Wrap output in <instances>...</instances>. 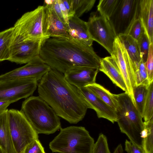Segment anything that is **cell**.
Wrapping results in <instances>:
<instances>
[{
    "instance_id": "obj_1",
    "label": "cell",
    "mask_w": 153,
    "mask_h": 153,
    "mask_svg": "<svg viewBox=\"0 0 153 153\" xmlns=\"http://www.w3.org/2000/svg\"><path fill=\"white\" fill-rule=\"evenodd\" d=\"M37 87L39 96L59 117L71 124L84 118L88 106L77 88L69 83L63 74L51 68L39 81Z\"/></svg>"
},
{
    "instance_id": "obj_2",
    "label": "cell",
    "mask_w": 153,
    "mask_h": 153,
    "mask_svg": "<svg viewBox=\"0 0 153 153\" xmlns=\"http://www.w3.org/2000/svg\"><path fill=\"white\" fill-rule=\"evenodd\" d=\"M39 56L51 68L63 74L76 68L99 69L101 58L92 46L86 45L69 36L46 39L41 45Z\"/></svg>"
},
{
    "instance_id": "obj_3",
    "label": "cell",
    "mask_w": 153,
    "mask_h": 153,
    "mask_svg": "<svg viewBox=\"0 0 153 153\" xmlns=\"http://www.w3.org/2000/svg\"><path fill=\"white\" fill-rule=\"evenodd\" d=\"M20 111L38 134H53L61 128L59 117L39 96L26 99Z\"/></svg>"
},
{
    "instance_id": "obj_4",
    "label": "cell",
    "mask_w": 153,
    "mask_h": 153,
    "mask_svg": "<svg viewBox=\"0 0 153 153\" xmlns=\"http://www.w3.org/2000/svg\"><path fill=\"white\" fill-rule=\"evenodd\" d=\"M113 96L116 106V122L121 132L125 134L134 144L142 147L140 133L144 128L142 117L126 93L113 94Z\"/></svg>"
},
{
    "instance_id": "obj_5",
    "label": "cell",
    "mask_w": 153,
    "mask_h": 153,
    "mask_svg": "<svg viewBox=\"0 0 153 153\" xmlns=\"http://www.w3.org/2000/svg\"><path fill=\"white\" fill-rule=\"evenodd\" d=\"M94 140L82 126H72L60 129V132L49 144L53 152L92 153Z\"/></svg>"
},
{
    "instance_id": "obj_6",
    "label": "cell",
    "mask_w": 153,
    "mask_h": 153,
    "mask_svg": "<svg viewBox=\"0 0 153 153\" xmlns=\"http://www.w3.org/2000/svg\"><path fill=\"white\" fill-rule=\"evenodd\" d=\"M47 16L44 6H39L27 12L19 19L13 27L14 36L22 41L45 38Z\"/></svg>"
},
{
    "instance_id": "obj_7",
    "label": "cell",
    "mask_w": 153,
    "mask_h": 153,
    "mask_svg": "<svg viewBox=\"0 0 153 153\" xmlns=\"http://www.w3.org/2000/svg\"><path fill=\"white\" fill-rule=\"evenodd\" d=\"M8 114L14 148L17 153H22L28 144L38 139V134L20 111L10 109L8 110Z\"/></svg>"
},
{
    "instance_id": "obj_8",
    "label": "cell",
    "mask_w": 153,
    "mask_h": 153,
    "mask_svg": "<svg viewBox=\"0 0 153 153\" xmlns=\"http://www.w3.org/2000/svg\"><path fill=\"white\" fill-rule=\"evenodd\" d=\"M86 22L92 39L103 47L111 55L117 36L109 20L98 12H93Z\"/></svg>"
},
{
    "instance_id": "obj_9",
    "label": "cell",
    "mask_w": 153,
    "mask_h": 153,
    "mask_svg": "<svg viewBox=\"0 0 153 153\" xmlns=\"http://www.w3.org/2000/svg\"><path fill=\"white\" fill-rule=\"evenodd\" d=\"M111 56L117 65L126 85L127 92L136 107L133 90L136 86L135 66L123 44L117 36L114 42Z\"/></svg>"
},
{
    "instance_id": "obj_10",
    "label": "cell",
    "mask_w": 153,
    "mask_h": 153,
    "mask_svg": "<svg viewBox=\"0 0 153 153\" xmlns=\"http://www.w3.org/2000/svg\"><path fill=\"white\" fill-rule=\"evenodd\" d=\"M140 0H120L108 20L117 36L126 33L136 19L139 17Z\"/></svg>"
},
{
    "instance_id": "obj_11",
    "label": "cell",
    "mask_w": 153,
    "mask_h": 153,
    "mask_svg": "<svg viewBox=\"0 0 153 153\" xmlns=\"http://www.w3.org/2000/svg\"><path fill=\"white\" fill-rule=\"evenodd\" d=\"M35 79L27 78L9 80L0 82V101L11 103L32 95L37 87Z\"/></svg>"
},
{
    "instance_id": "obj_12",
    "label": "cell",
    "mask_w": 153,
    "mask_h": 153,
    "mask_svg": "<svg viewBox=\"0 0 153 153\" xmlns=\"http://www.w3.org/2000/svg\"><path fill=\"white\" fill-rule=\"evenodd\" d=\"M47 38L22 41L14 35L9 61L17 64H27L39 55L41 45Z\"/></svg>"
},
{
    "instance_id": "obj_13",
    "label": "cell",
    "mask_w": 153,
    "mask_h": 153,
    "mask_svg": "<svg viewBox=\"0 0 153 153\" xmlns=\"http://www.w3.org/2000/svg\"><path fill=\"white\" fill-rule=\"evenodd\" d=\"M51 68L39 56L22 67L0 75V82L27 78L39 81Z\"/></svg>"
},
{
    "instance_id": "obj_14",
    "label": "cell",
    "mask_w": 153,
    "mask_h": 153,
    "mask_svg": "<svg viewBox=\"0 0 153 153\" xmlns=\"http://www.w3.org/2000/svg\"><path fill=\"white\" fill-rule=\"evenodd\" d=\"M88 108L94 110L99 118L106 119L113 123L117 122L115 111L95 95L86 87L77 88Z\"/></svg>"
},
{
    "instance_id": "obj_15",
    "label": "cell",
    "mask_w": 153,
    "mask_h": 153,
    "mask_svg": "<svg viewBox=\"0 0 153 153\" xmlns=\"http://www.w3.org/2000/svg\"><path fill=\"white\" fill-rule=\"evenodd\" d=\"M99 71L98 68L79 67L70 70L64 75L69 83L79 88L95 83Z\"/></svg>"
},
{
    "instance_id": "obj_16",
    "label": "cell",
    "mask_w": 153,
    "mask_h": 153,
    "mask_svg": "<svg viewBox=\"0 0 153 153\" xmlns=\"http://www.w3.org/2000/svg\"><path fill=\"white\" fill-rule=\"evenodd\" d=\"M66 25L70 36L86 45L92 46L94 41L89 34L86 22L74 16L68 19Z\"/></svg>"
},
{
    "instance_id": "obj_17",
    "label": "cell",
    "mask_w": 153,
    "mask_h": 153,
    "mask_svg": "<svg viewBox=\"0 0 153 153\" xmlns=\"http://www.w3.org/2000/svg\"><path fill=\"white\" fill-rule=\"evenodd\" d=\"M47 21L45 36L47 37H62L69 36L66 24L59 18L51 4L45 5Z\"/></svg>"
},
{
    "instance_id": "obj_18",
    "label": "cell",
    "mask_w": 153,
    "mask_h": 153,
    "mask_svg": "<svg viewBox=\"0 0 153 153\" xmlns=\"http://www.w3.org/2000/svg\"><path fill=\"white\" fill-rule=\"evenodd\" d=\"M99 70L105 74L114 84L126 93L123 76L117 65L111 56L101 58Z\"/></svg>"
},
{
    "instance_id": "obj_19",
    "label": "cell",
    "mask_w": 153,
    "mask_h": 153,
    "mask_svg": "<svg viewBox=\"0 0 153 153\" xmlns=\"http://www.w3.org/2000/svg\"><path fill=\"white\" fill-rule=\"evenodd\" d=\"M139 17L150 43L153 42V0H140Z\"/></svg>"
},
{
    "instance_id": "obj_20",
    "label": "cell",
    "mask_w": 153,
    "mask_h": 153,
    "mask_svg": "<svg viewBox=\"0 0 153 153\" xmlns=\"http://www.w3.org/2000/svg\"><path fill=\"white\" fill-rule=\"evenodd\" d=\"M8 110L0 113V147L5 153H17L10 132Z\"/></svg>"
},
{
    "instance_id": "obj_21",
    "label": "cell",
    "mask_w": 153,
    "mask_h": 153,
    "mask_svg": "<svg viewBox=\"0 0 153 153\" xmlns=\"http://www.w3.org/2000/svg\"><path fill=\"white\" fill-rule=\"evenodd\" d=\"M14 36L13 27L0 32V61L9 60Z\"/></svg>"
},
{
    "instance_id": "obj_22",
    "label": "cell",
    "mask_w": 153,
    "mask_h": 153,
    "mask_svg": "<svg viewBox=\"0 0 153 153\" xmlns=\"http://www.w3.org/2000/svg\"><path fill=\"white\" fill-rule=\"evenodd\" d=\"M117 37L133 62L135 64L138 63L141 60V58L137 41L126 34L120 35Z\"/></svg>"
},
{
    "instance_id": "obj_23",
    "label": "cell",
    "mask_w": 153,
    "mask_h": 153,
    "mask_svg": "<svg viewBox=\"0 0 153 153\" xmlns=\"http://www.w3.org/2000/svg\"><path fill=\"white\" fill-rule=\"evenodd\" d=\"M85 87L90 90L95 95L115 111L116 104L112 94L109 90L99 84L95 83Z\"/></svg>"
},
{
    "instance_id": "obj_24",
    "label": "cell",
    "mask_w": 153,
    "mask_h": 153,
    "mask_svg": "<svg viewBox=\"0 0 153 153\" xmlns=\"http://www.w3.org/2000/svg\"><path fill=\"white\" fill-rule=\"evenodd\" d=\"M120 0H101L97 6V10L100 14L108 20L112 15Z\"/></svg>"
},
{
    "instance_id": "obj_25",
    "label": "cell",
    "mask_w": 153,
    "mask_h": 153,
    "mask_svg": "<svg viewBox=\"0 0 153 153\" xmlns=\"http://www.w3.org/2000/svg\"><path fill=\"white\" fill-rule=\"evenodd\" d=\"M148 86L142 85H139L136 86L133 90L136 107L142 117Z\"/></svg>"
},
{
    "instance_id": "obj_26",
    "label": "cell",
    "mask_w": 153,
    "mask_h": 153,
    "mask_svg": "<svg viewBox=\"0 0 153 153\" xmlns=\"http://www.w3.org/2000/svg\"><path fill=\"white\" fill-rule=\"evenodd\" d=\"M142 117L144 122L153 119V82L147 87Z\"/></svg>"
},
{
    "instance_id": "obj_27",
    "label": "cell",
    "mask_w": 153,
    "mask_h": 153,
    "mask_svg": "<svg viewBox=\"0 0 153 153\" xmlns=\"http://www.w3.org/2000/svg\"><path fill=\"white\" fill-rule=\"evenodd\" d=\"M95 1V0H72L74 16L79 18L84 13L90 11Z\"/></svg>"
},
{
    "instance_id": "obj_28",
    "label": "cell",
    "mask_w": 153,
    "mask_h": 153,
    "mask_svg": "<svg viewBox=\"0 0 153 153\" xmlns=\"http://www.w3.org/2000/svg\"><path fill=\"white\" fill-rule=\"evenodd\" d=\"M144 122V127L147 130L146 136L142 139V147L145 153H153V119Z\"/></svg>"
},
{
    "instance_id": "obj_29",
    "label": "cell",
    "mask_w": 153,
    "mask_h": 153,
    "mask_svg": "<svg viewBox=\"0 0 153 153\" xmlns=\"http://www.w3.org/2000/svg\"><path fill=\"white\" fill-rule=\"evenodd\" d=\"M135 65L136 86L142 85L148 86L150 83L148 80L144 63L141 60L138 63Z\"/></svg>"
},
{
    "instance_id": "obj_30",
    "label": "cell",
    "mask_w": 153,
    "mask_h": 153,
    "mask_svg": "<svg viewBox=\"0 0 153 153\" xmlns=\"http://www.w3.org/2000/svg\"><path fill=\"white\" fill-rule=\"evenodd\" d=\"M144 31L141 20L138 17L133 22L126 34L137 41Z\"/></svg>"
},
{
    "instance_id": "obj_31",
    "label": "cell",
    "mask_w": 153,
    "mask_h": 153,
    "mask_svg": "<svg viewBox=\"0 0 153 153\" xmlns=\"http://www.w3.org/2000/svg\"><path fill=\"white\" fill-rule=\"evenodd\" d=\"M137 42L141 60L145 63L147 58L150 44L149 38L145 31Z\"/></svg>"
},
{
    "instance_id": "obj_32",
    "label": "cell",
    "mask_w": 153,
    "mask_h": 153,
    "mask_svg": "<svg viewBox=\"0 0 153 153\" xmlns=\"http://www.w3.org/2000/svg\"><path fill=\"white\" fill-rule=\"evenodd\" d=\"M92 153H111L105 135L101 133L95 143H94Z\"/></svg>"
},
{
    "instance_id": "obj_33",
    "label": "cell",
    "mask_w": 153,
    "mask_h": 153,
    "mask_svg": "<svg viewBox=\"0 0 153 153\" xmlns=\"http://www.w3.org/2000/svg\"><path fill=\"white\" fill-rule=\"evenodd\" d=\"M144 64L147 73L148 80L150 83L153 82V43L150 44L147 58Z\"/></svg>"
},
{
    "instance_id": "obj_34",
    "label": "cell",
    "mask_w": 153,
    "mask_h": 153,
    "mask_svg": "<svg viewBox=\"0 0 153 153\" xmlns=\"http://www.w3.org/2000/svg\"><path fill=\"white\" fill-rule=\"evenodd\" d=\"M22 153H46L44 147L38 139L28 144Z\"/></svg>"
},
{
    "instance_id": "obj_35",
    "label": "cell",
    "mask_w": 153,
    "mask_h": 153,
    "mask_svg": "<svg viewBox=\"0 0 153 153\" xmlns=\"http://www.w3.org/2000/svg\"><path fill=\"white\" fill-rule=\"evenodd\" d=\"M125 150L128 153H145L142 147L134 145L127 139L125 142Z\"/></svg>"
},
{
    "instance_id": "obj_36",
    "label": "cell",
    "mask_w": 153,
    "mask_h": 153,
    "mask_svg": "<svg viewBox=\"0 0 153 153\" xmlns=\"http://www.w3.org/2000/svg\"><path fill=\"white\" fill-rule=\"evenodd\" d=\"M52 6L55 12L59 19L64 23L66 24L63 16L58 0H54L52 4Z\"/></svg>"
},
{
    "instance_id": "obj_37",
    "label": "cell",
    "mask_w": 153,
    "mask_h": 153,
    "mask_svg": "<svg viewBox=\"0 0 153 153\" xmlns=\"http://www.w3.org/2000/svg\"><path fill=\"white\" fill-rule=\"evenodd\" d=\"M67 11L68 19L74 16L73 11L72 0H62Z\"/></svg>"
},
{
    "instance_id": "obj_38",
    "label": "cell",
    "mask_w": 153,
    "mask_h": 153,
    "mask_svg": "<svg viewBox=\"0 0 153 153\" xmlns=\"http://www.w3.org/2000/svg\"><path fill=\"white\" fill-rule=\"evenodd\" d=\"M60 7L66 24L68 23V16L66 8L62 3V0H58Z\"/></svg>"
},
{
    "instance_id": "obj_39",
    "label": "cell",
    "mask_w": 153,
    "mask_h": 153,
    "mask_svg": "<svg viewBox=\"0 0 153 153\" xmlns=\"http://www.w3.org/2000/svg\"><path fill=\"white\" fill-rule=\"evenodd\" d=\"M10 104L9 101H0V113L6 110Z\"/></svg>"
},
{
    "instance_id": "obj_40",
    "label": "cell",
    "mask_w": 153,
    "mask_h": 153,
    "mask_svg": "<svg viewBox=\"0 0 153 153\" xmlns=\"http://www.w3.org/2000/svg\"><path fill=\"white\" fill-rule=\"evenodd\" d=\"M113 153H123V146L121 144L117 146L114 150Z\"/></svg>"
},
{
    "instance_id": "obj_41",
    "label": "cell",
    "mask_w": 153,
    "mask_h": 153,
    "mask_svg": "<svg viewBox=\"0 0 153 153\" xmlns=\"http://www.w3.org/2000/svg\"><path fill=\"white\" fill-rule=\"evenodd\" d=\"M54 1V0H46L44 1V2L45 5L51 4L53 3Z\"/></svg>"
},
{
    "instance_id": "obj_42",
    "label": "cell",
    "mask_w": 153,
    "mask_h": 153,
    "mask_svg": "<svg viewBox=\"0 0 153 153\" xmlns=\"http://www.w3.org/2000/svg\"><path fill=\"white\" fill-rule=\"evenodd\" d=\"M0 153H5L3 150L0 147Z\"/></svg>"
}]
</instances>
